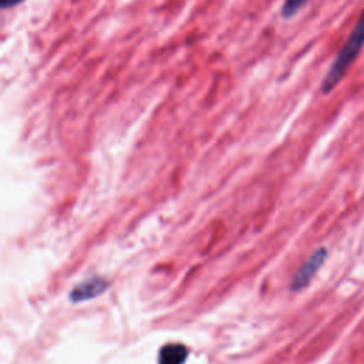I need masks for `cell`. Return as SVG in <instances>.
<instances>
[{"label": "cell", "mask_w": 364, "mask_h": 364, "mask_svg": "<svg viewBox=\"0 0 364 364\" xmlns=\"http://www.w3.org/2000/svg\"><path fill=\"white\" fill-rule=\"evenodd\" d=\"M24 0H0V6L3 10H7V9H11V7H16L18 6L20 3H23Z\"/></svg>", "instance_id": "cell-6"}, {"label": "cell", "mask_w": 364, "mask_h": 364, "mask_svg": "<svg viewBox=\"0 0 364 364\" xmlns=\"http://www.w3.org/2000/svg\"><path fill=\"white\" fill-rule=\"evenodd\" d=\"M363 46H364V10H363L355 27L353 28L348 38L346 40V43L337 53L334 61L331 63L327 74L324 75V78L321 81L320 90L323 94H328L341 81V78L344 77V74L347 73L350 65L358 57Z\"/></svg>", "instance_id": "cell-1"}, {"label": "cell", "mask_w": 364, "mask_h": 364, "mask_svg": "<svg viewBox=\"0 0 364 364\" xmlns=\"http://www.w3.org/2000/svg\"><path fill=\"white\" fill-rule=\"evenodd\" d=\"M309 0H284L282 6V16L284 18L293 17Z\"/></svg>", "instance_id": "cell-5"}, {"label": "cell", "mask_w": 364, "mask_h": 364, "mask_svg": "<svg viewBox=\"0 0 364 364\" xmlns=\"http://www.w3.org/2000/svg\"><path fill=\"white\" fill-rule=\"evenodd\" d=\"M326 256H327V250L324 247L317 249L306 260V263L299 269V272L294 274L293 282H291V290H300V289L306 287L310 283V280L313 279V276L318 272L321 264L324 263Z\"/></svg>", "instance_id": "cell-2"}, {"label": "cell", "mask_w": 364, "mask_h": 364, "mask_svg": "<svg viewBox=\"0 0 364 364\" xmlns=\"http://www.w3.org/2000/svg\"><path fill=\"white\" fill-rule=\"evenodd\" d=\"M188 357V348L181 343L165 344L159 351L158 364H183Z\"/></svg>", "instance_id": "cell-4"}, {"label": "cell", "mask_w": 364, "mask_h": 364, "mask_svg": "<svg viewBox=\"0 0 364 364\" xmlns=\"http://www.w3.org/2000/svg\"><path fill=\"white\" fill-rule=\"evenodd\" d=\"M107 282L102 277H92L88 279L80 284H77L73 291L70 293V299L73 303H78V301H85L90 299L97 297L98 294H101L105 289H107Z\"/></svg>", "instance_id": "cell-3"}]
</instances>
